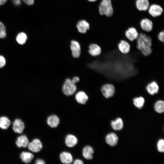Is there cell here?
<instances>
[{"label":"cell","mask_w":164,"mask_h":164,"mask_svg":"<svg viewBox=\"0 0 164 164\" xmlns=\"http://www.w3.org/2000/svg\"><path fill=\"white\" fill-rule=\"evenodd\" d=\"M145 32L139 33L136 39V47L144 56H147L151 54L152 49L151 38Z\"/></svg>","instance_id":"obj_1"},{"label":"cell","mask_w":164,"mask_h":164,"mask_svg":"<svg viewBox=\"0 0 164 164\" xmlns=\"http://www.w3.org/2000/svg\"><path fill=\"white\" fill-rule=\"evenodd\" d=\"M99 14L104 15L108 17L111 16L114 13L111 0H101L98 7Z\"/></svg>","instance_id":"obj_2"},{"label":"cell","mask_w":164,"mask_h":164,"mask_svg":"<svg viewBox=\"0 0 164 164\" xmlns=\"http://www.w3.org/2000/svg\"><path fill=\"white\" fill-rule=\"evenodd\" d=\"M77 87L75 84L69 78H67L64 81L62 87V91L66 95L70 96L73 95L76 91Z\"/></svg>","instance_id":"obj_3"},{"label":"cell","mask_w":164,"mask_h":164,"mask_svg":"<svg viewBox=\"0 0 164 164\" xmlns=\"http://www.w3.org/2000/svg\"><path fill=\"white\" fill-rule=\"evenodd\" d=\"M100 90L103 96L106 98L112 97L115 93L114 86L110 83H106L103 85L101 87Z\"/></svg>","instance_id":"obj_4"},{"label":"cell","mask_w":164,"mask_h":164,"mask_svg":"<svg viewBox=\"0 0 164 164\" xmlns=\"http://www.w3.org/2000/svg\"><path fill=\"white\" fill-rule=\"evenodd\" d=\"M147 12L152 17L155 18L162 15L163 12V9L159 5L153 3L150 5Z\"/></svg>","instance_id":"obj_5"},{"label":"cell","mask_w":164,"mask_h":164,"mask_svg":"<svg viewBox=\"0 0 164 164\" xmlns=\"http://www.w3.org/2000/svg\"><path fill=\"white\" fill-rule=\"evenodd\" d=\"M139 24L141 28L145 32H150L153 29V22L149 18H145L142 19Z\"/></svg>","instance_id":"obj_6"},{"label":"cell","mask_w":164,"mask_h":164,"mask_svg":"<svg viewBox=\"0 0 164 164\" xmlns=\"http://www.w3.org/2000/svg\"><path fill=\"white\" fill-rule=\"evenodd\" d=\"M139 34V33L137 29L133 27H129L125 30V33L126 37L130 42L136 40Z\"/></svg>","instance_id":"obj_7"},{"label":"cell","mask_w":164,"mask_h":164,"mask_svg":"<svg viewBox=\"0 0 164 164\" xmlns=\"http://www.w3.org/2000/svg\"><path fill=\"white\" fill-rule=\"evenodd\" d=\"M70 48L73 56L75 58H78L81 53V48L79 43L76 40H72Z\"/></svg>","instance_id":"obj_8"},{"label":"cell","mask_w":164,"mask_h":164,"mask_svg":"<svg viewBox=\"0 0 164 164\" xmlns=\"http://www.w3.org/2000/svg\"><path fill=\"white\" fill-rule=\"evenodd\" d=\"M27 146L30 150L35 152H39L43 148L41 142L38 139H34L29 143Z\"/></svg>","instance_id":"obj_9"},{"label":"cell","mask_w":164,"mask_h":164,"mask_svg":"<svg viewBox=\"0 0 164 164\" xmlns=\"http://www.w3.org/2000/svg\"><path fill=\"white\" fill-rule=\"evenodd\" d=\"M146 90L149 94L153 95L157 94L159 90V87L155 81H153L147 84Z\"/></svg>","instance_id":"obj_10"},{"label":"cell","mask_w":164,"mask_h":164,"mask_svg":"<svg viewBox=\"0 0 164 164\" xmlns=\"http://www.w3.org/2000/svg\"><path fill=\"white\" fill-rule=\"evenodd\" d=\"M119 51L122 53L127 54L129 52L130 49V45L127 41L121 39L118 44Z\"/></svg>","instance_id":"obj_11"},{"label":"cell","mask_w":164,"mask_h":164,"mask_svg":"<svg viewBox=\"0 0 164 164\" xmlns=\"http://www.w3.org/2000/svg\"><path fill=\"white\" fill-rule=\"evenodd\" d=\"M150 5L149 0H135V5L136 9L141 11H147Z\"/></svg>","instance_id":"obj_12"},{"label":"cell","mask_w":164,"mask_h":164,"mask_svg":"<svg viewBox=\"0 0 164 164\" xmlns=\"http://www.w3.org/2000/svg\"><path fill=\"white\" fill-rule=\"evenodd\" d=\"M88 52L93 56H97L100 55L101 53L100 46L96 43H92L89 46Z\"/></svg>","instance_id":"obj_13"},{"label":"cell","mask_w":164,"mask_h":164,"mask_svg":"<svg viewBox=\"0 0 164 164\" xmlns=\"http://www.w3.org/2000/svg\"><path fill=\"white\" fill-rule=\"evenodd\" d=\"M13 129L16 133H22L25 128L24 123L19 119H16L13 124Z\"/></svg>","instance_id":"obj_14"},{"label":"cell","mask_w":164,"mask_h":164,"mask_svg":"<svg viewBox=\"0 0 164 164\" xmlns=\"http://www.w3.org/2000/svg\"><path fill=\"white\" fill-rule=\"evenodd\" d=\"M77 27L79 32L85 33L90 28V25L85 20H82L78 21L77 24Z\"/></svg>","instance_id":"obj_15"},{"label":"cell","mask_w":164,"mask_h":164,"mask_svg":"<svg viewBox=\"0 0 164 164\" xmlns=\"http://www.w3.org/2000/svg\"><path fill=\"white\" fill-rule=\"evenodd\" d=\"M75 98L77 102L81 104H86L88 99L87 95L83 91L77 93L75 95Z\"/></svg>","instance_id":"obj_16"},{"label":"cell","mask_w":164,"mask_h":164,"mask_svg":"<svg viewBox=\"0 0 164 164\" xmlns=\"http://www.w3.org/2000/svg\"><path fill=\"white\" fill-rule=\"evenodd\" d=\"M60 157L61 162L63 163L70 164L73 162V156L69 152H63L60 153Z\"/></svg>","instance_id":"obj_17"},{"label":"cell","mask_w":164,"mask_h":164,"mask_svg":"<svg viewBox=\"0 0 164 164\" xmlns=\"http://www.w3.org/2000/svg\"><path fill=\"white\" fill-rule=\"evenodd\" d=\"M15 143L19 148H26L28 146L29 142L27 137L25 135H22L17 138Z\"/></svg>","instance_id":"obj_18"},{"label":"cell","mask_w":164,"mask_h":164,"mask_svg":"<svg viewBox=\"0 0 164 164\" xmlns=\"http://www.w3.org/2000/svg\"><path fill=\"white\" fill-rule=\"evenodd\" d=\"M78 140L77 137L72 134H69L66 137L65 143L66 145L69 147H73L77 144Z\"/></svg>","instance_id":"obj_19"},{"label":"cell","mask_w":164,"mask_h":164,"mask_svg":"<svg viewBox=\"0 0 164 164\" xmlns=\"http://www.w3.org/2000/svg\"><path fill=\"white\" fill-rule=\"evenodd\" d=\"M105 140L108 145L113 146L117 144L118 140V138L115 134L111 133L107 135L105 138Z\"/></svg>","instance_id":"obj_20"},{"label":"cell","mask_w":164,"mask_h":164,"mask_svg":"<svg viewBox=\"0 0 164 164\" xmlns=\"http://www.w3.org/2000/svg\"><path fill=\"white\" fill-rule=\"evenodd\" d=\"M47 122L48 125L51 128L57 127L60 123V119L56 115H52L47 118Z\"/></svg>","instance_id":"obj_21"},{"label":"cell","mask_w":164,"mask_h":164,"mask_svg":"<svg viewBox=\"0 0 164 164\" xmlns=\"http://www.w3.org/2000/svg\"><path fill=\"white\" fill-rule=\"evenodd\" d=\"M94 152L93 148L89 145L84 147L83 149L82 154L84 157L88 160L91 159Z\"/></svg>","instance_id":"obj_22"},{"label":"cell","mask_w":164,"mask_h":164,"mask_svg":"<svg viewBox=\"0 0 164 164\" xmlns=\"http://www.w3.org/2000/svg\"><path fill=\"white\" fill-rule=\"evenodd\" d=\"M20 157L22 161L26 163H30L34 158L33 155L29 152H22Z\"/></svg>","instance_id":"obj_23"},{"label":"cell","mask_w":164,"mask_h":164,"mask_svg":"<svg viewBox=\"0 0 164 164\" xmlns=\"http://www.w3.org/2000/svg\"><path fill=\"white\" fill-rule=\"evenodd\" d=\"M111 125L112 128L115 130H121L123 126V121L121 118H118L115 121L111 122Z\"/></svg>","instance_id":"obj_24"},{"label":"cell","mask_w":164,"mask_h":164,"mask_svg":"<svg viewBox=\"0 0 164 164\" xmlns=\"http://www.w3.org/2000/svg\"><path fill=\"white\" fill-rule=\"evenodd\" d=\"M133 101L134 105L140 109L143 106L145 102V99L142 97L140 96L135 97L133 99Z\"/></svg>","instance_id":"obj_25"},{"label":"cell","mask_w":164,"mask_h":164,"mask_svg":"<svg viewBox=\"0 0 164 164\" xmlns=\"http://www.w3.org/2000/svg\"><path fill=\"white\" fill-rule=\"evenodd\" d=\"M10 121L6 117H2L0 118V128L3 129H6L9 126Z\"/></svg>","instance_id":"obj_26"},{"label":"cell","mask_w":164,"mask_h":164,"mask_svg":"<svg viewBox=\"0 0 164 164\" xmlns=\"http://www.w3.org/2000/svg\"><path fill=\"white\" fill-rule=\"evenodd\" d=\"M154 108L155 111L159 113H162L164 111V102L163 101L160 100L156 101Z\"/></svg>","instance_id":"obj_27"},{"label":"cell","mask_w":164,"mask_h":164,"mask_svg":"<svg viewBox=\"0 0 164 164\" xmlns=\"http://www.w3.org/2000/svg\"><path fill=\"white\" fill-rule=\"evenodd\" d=\"M27 38V35L25 33L21 32L18 34L16 36V40L19 44L23 45L26 42Z\"/></svg>","instance_id":"obj_28"},{"label":"cell","mask_w":164,"mask_h":164,"mask_svg":"<svg viewBox=\"0 0 164 164\" xmlns=\"http://www.w3.org/2000/svg\"><path fill=\"white\" fill-rule=\"evenodd\" d=\"M6 36L5 27L3 24L0 21V38H4Z\"/></svg>","instance_id":"obj_29"},{"label":"cell","mask_w":164,"mask_h":164,"mask_svg":"<svg viewBox=\"0 0 164 164\" xmlns=\"http://www.w3.org/2000/svg\"><path fill=\"white\" fill-rule=\"evenodd\" d=\"M157 147L158 151L161 152L164 151V141L162 139H160L157 144Z\"/></svg>","instance_id":"obj_30"},{"label":"cell","mask_w":164,"mask_h":164,"mask_svg":"<svg viewBox=\"0 0 164 164\" xmlns=\"http://www.w3.org/2000/svg\"><path fill=\"white\" fill-rule=\"evenodd\" d=\"M157 37L160 42H164V31H160L158 33Z\"/></svg>","instance_id":"obj_31"},{"label":"cell","mask_w":164,"mask_h":164,"mask_svg":"<svg viewBox=\"0 0 164 164\" xmlns=\"http://www.w3.org/2000/svg\"><path fill=\"white\" fill-rule=\"evenodd\" d=\"M6 63V61L5 58L0 55V68L4 67Z\"/></svg>","instance_id":"obj_32"},{"label":"cell","mask_w":164,"mask_h":164,"mask_svg":"<svg viewBox=\"0 0 164 164\" xmlns=\"http://www.w3.org/2000/svg\"><path fill=\"white\" fill-rule=\"evenodd\" d=\"M26 4L29 5H32L34 3V0H22Z\"/></svg>","instance_id":"obj_33"},{"label":"cell","mask_w":164,"mask_h":164,"mask_svg":"<svg viewBox=\"0 0 164 164\" xmlns=\"http://www.w3.org/2000/svg\"><path fill=\"white\" fill-rule=\"evenodd\" d=\"M71 80L73 83L76 84V83H77L79 81L80 78L79 77L77 76L74 77L72 78V79H71Z\"/></svg>","instance_id":"obj_34"},{"label":"cell","mask_w":164,"mask_h":164,"mask_svg":"<svg viewBox=\"0 0 164 164\" xmlns=\"http://www.w3.org/2000/svg\"><path fill=\"white\" fill-rule=\"evenodd\" d=\"M45 163V161L41 159H37L35 162V163L36 164H44Z\"/></svg>","instance_id":"obj_35"},{"label":"cell","mask_w":164,"mask_h":164,"mask_svg":"<svg viewBox=\"0 0 164 164\" xmlns=\"http://www.w3.org/2000/svg\"><path fill=\"white\" fill-rule=\"evenodd\" d=\"M83 163V161L79 159H76L73 162V163L74 164H82Z\"/></svg>","instance_id":"obj_36"},{"label":"cell","mask_w":164,"mask_h":164,"mask_svg":"<svg viewBox=\"0 0 164 164\" xmlns=\"http://www.w3.org/2000/svg\"><path fill=\"white\" fill-rule=\"evenodd\" d=\"M12 1L15 5H18L21 3V0H12Z\"/></svg>","instance_id":"obj_37"},{"label":"cell","mask_w":164,"mask_h":164,"mask_svg":"<svg viewBox=\"0 0 164 164\" xmlns=\"http://www.w3.org/2000/svg\"><path fill=\"white\" fill-rule=\"evenodd\" d=\"M7 0H0V6L5 4Z\"/></svg>","instance_id":"obj_38"},{"label":"cell","mask_w":164,"mask_h":164,"mask_svg":"<svg viewBox=\"0 0 164 164\" xmlns=\"http://www.w3.org/2000/svg\"><path fill=\"white\" fill-rule=\"evenodd\" d=\"M88 1L91 2H94L96 1L97 0H87Z\"/></svg>","instance_id":"obj_39"}]
</instances>
